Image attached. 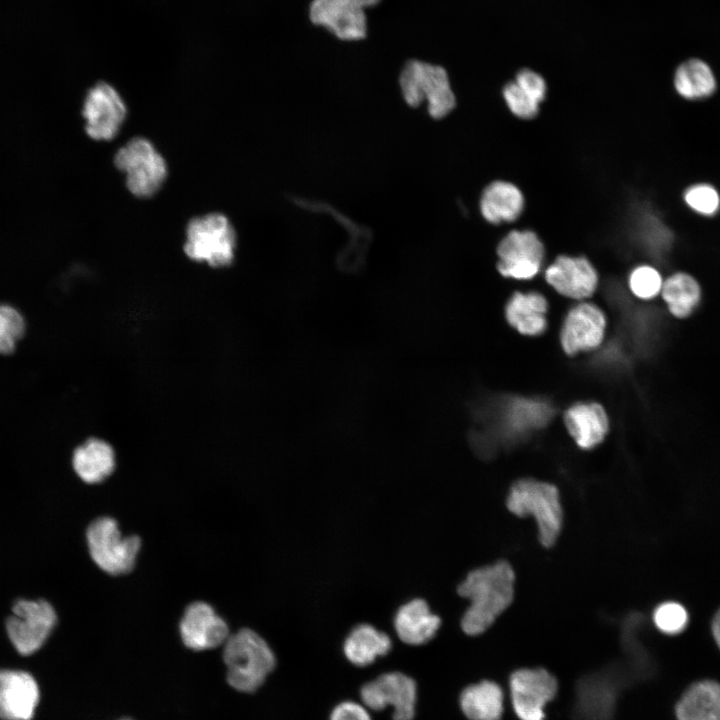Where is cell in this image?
I'll return each instance as SVG.
<instances>
[{
	"label": "cell",
	"mask_w": 720,
	"mask_h": 720,
	"mask_svg": "<svg viewBox=\"0 0 720 720\" xmlns=\"http://www.w3.org/2000/svg\"><path fill=\"white\" fill-rule=\"evenodd\" d=\"M515 574L509 563L499 561L472 570L457 588L470 606L461 618L463 632L471 637L486 632L511 604Z\"/></svg>",
	"instance_id": "6da1fadb"
},
{
	"label": "cell",
	"mask_w": 720,
	"mask_h": 720,
	"mask_svg": "<svg viewBox=\"0 0 720 720\" xmlns=\"http://www.w3.org/2000/svg\"><path fill=\"white\" fill-rule=\"evenodd\" d=\"M222 658L228 685L240 693H253L276 666V657L266 640L249 628L230 634Z\"/></svg>",
	"instance_id": "7a4b0ae2"
},
{
	"label": "cell",
	"mask_w": 720,
	"mask_h": 720,
	"mask_svg": "<svg viewBox=\"0 0 720 720\" xmlns=\"http://www.w3.org/2000/svg\"><path fill=\"white\" fill-rule=\"evenodd\" d=\"M400 92L411 107L426 104L429 116L444 120L456 108L457 97L447 70L438 64L411 59L399 75Z\"/></svg>",
	"instance_id": "3957f363"
},
{
	"label": "cell",
	"mask_w": 720,
	"mask_h": 720,
	"mask_svg": "<svg viewBox=\"0 0 720 720\" xmlns=\"http://www.w3.org/2000/svg\"><path fill=\"white\" fill-rule=\"evenodd\" d=\"M506 505L519 517L535 519L542 545L550 547L555 543L562 527V508L554 485L534 479L518 480L510 488Z\"/></svg>",
	"instance_id": "277c9868"
},
{
	"label": "cell",
	"mask_w": 720,
	"mask_h": 720,
	"mask_svg": "<svg viewBox=\"0 0 720 720\" xmlns=\"http://www.w3.org/2000/svg\"><path fill=\"white\" fill-rule=\"evenodd\" d=\"M237 237L230 220L213 212L192 218L186 227L185 254L193 261L213 268L232 264Z\"/></svg>",
	"instance_id": "5b68a950"
},
{
	"label": "cell",
	"mask_w": 720,
	"mask_h": 720,
	"mask_svg": "<svg viewBox=\"0 0 720 720\" xmlns=\"http://www.w3.org/2000/svg\"><path fill=\"white\" fill-rule=\"evenodd\" d=\"M114 165L125 173V184L137 198L154 196L164 184L168 168L154 144L145 137L131 138L114 155Z\"/></svg>",
	"instance_id": "8992f818"
},
{
	"label": "cell",
	"mask_w": 720,
	"mask_h": 720,
	"mask_svg": "<svg viewBox=\"0 0 720 720\" xmlns=\"http://www.w3.org/2000/svg\"><path fill=\"white\" fill-rule=\"evenodd\" d=\"M86 539L92 560L105 573L117 576L134 569L141 539L136 535L124 536L112 517L102 516L92 521Z\"/></svg>",
	"instance_id": "52a82bcc"
},
{
	"label": "cell",
	"mask_w": 720,
	"mask_h": 720,
	"mask_svg": "<svg viewBox=\"0 0 720 720\" xmlns=\"http://www.w3.org/2000/svg\"><path fill=\"white\" fill-rule=\"evenodd\" d=\"M496 269L502 278L528 281L545 267V248L538 235L529 229L509 231L496 248Z\"/></svg>",
	"instance_id": "ba28073f"
},
{
	"label": "cell",
	"mask_w": 720,
	"mask_h": 720,
	"mask_svg": "<svg viewBox=\"0 0 720 720\" xmlns=\"http://www.w3.org/2000/svg\"><path fill=\"white\" fill-rule=\"evenodd\" d=\"M381 0H312L308 17L312 24L323 27L339 40L357 41L368 32L366 9Z\"/></svg>",
	"instance_id": "9c48e42d"
},
{
	"label": "cell",
	"mask_w": 720,
	"mask_h": 720,
	"mask_svg": "<svg viewBox=\"0 0 720 720\" xmlns=\"http://www.w3.org/2000/svg\"><path fill=\"white\" fill-rule=\"evenodd\" d=\"M81 113L88 137L110 141L118 135L127 116V107L112 85L99 81L87 91Z\"/></svg>",
	"instance_id": "30bf717a"
},
{
	"label": "cell",
	"mask_w": 720,
	"mask_h": 720,
	"mask_svg": "<svg viewBox=\"0 0 720 720\" xmlns=\"http://www.w3.org/2000/svg\"><path fill=\"white\" fill-rule=\"evenodd\" d=\"M557 689L556 678L541 667L515 670L509 678L510 702L520 720H545V707Z\"/></svg>",
	"instance_id": "8fae6325"
},
{
	"label": "cell",
	"mask_w": 720,
	"mask_h": 720,
	"mask_svg": "<svg viewBox=\"0 0 720 720\" xmlns=\"http://www.w3.org/2000/svg\"><path fill=\"white\" fill-rule=\"evenodd\" d=\"M57 616L45 600H19L6 623L7 634L22 655L37 651L56 624Z\"/></svg>",
	"instance_id": "7c38bea8"
},
{
	"label": "cell",
	"mask_w": 720,
	"mask_h": 720,
	"mask_svg": "<svg viewBox=\"0 0 720 720\" xmlns=\"http://www.w3.org/2000/svg\"><path fill=\"white\" fill-rule=\"evenodd\" d=\"M362 703L373 711L392 708L393 720H413L416 712L417 685L402 672H387L365 683L360 689Z\"/></svg>",
	"instance_id": "4fadbf2b"
},
{
	"label": "cell",
	"mask_w": 720,
	"mask_h": 720,
	"mask_svg": "<svg viewBox=\"0 0 720 720\" xmlns=\"http://www.w3.org/2000/svg\"><path fill=\"white\" fill-rule=\"evenodd\" d=\"M542 274L545 282L558 294L572 299L590 297L599 282L597 269L583 255H559L544 267Z\"/></svg>",
	"instance_id": "5bb4252c"
},
{
	"label": "cell",
	"mask_w": 720,
	"mask_h": 720,
	"mask_svg": "<svg viewBox=\"0 0 720 720\" xmlns=\"http://www.w3.org/2000/svg\"><path fill=\"white\" fill-rule=\"evenodd\" d=\"M179 635L186 648L205 651L223 646L230 630L210 604L195 601L184 610L179 622Z\"/></svg>",
	"instance_id": "9a60e30c"
},
{
	"label": "cell",
	"mask_w": 720,
	"mask_h": 720,
	"mask_svg": "<svg viewBox=\"0 0 720 720\" xmlns=\"http://www.w3.org/2000/svg\"><path fill=\"white\" fill-rule=\"evenodd\" d=\"M606 317L592 303H580L567 314L560 334L564 352L570 356L596 348L604 338Z\"/></svg>",
	"instance_id": "2e32d148"
},
{
	"label": "cell",
	"mask_w": 720,
	"mask_h": 720,
	"mask_svg": "<svg viewBox=\"0 0 720 720\" xmlns=\"http://www.w3.org/2000/svg\"><path fill=\"white\" fill-rule=\"evenodd\" d=\"M39 701L35 679L24 671L0 670V718L30 720Z\"/></svg>",
	"instance_id": "e0dca14e"
},
{
	"label": "cell",
	"mask_w": 720,
	"mask_h": 720,
	"mask_svg": "<svg viewBox=\"0 0 720 720\" xmlns=\"http://www.w3.org/2000/svg\"><path fill=\"white\" fill-rule=\"evenodd\" d=\"M525 199L513 183L495 180L482 191L479 210L483 219L492 225L515 222L523 212Z\"/></svg>",
	"instance_id": "ac0fdd59"
},
{
	"label": "cell",
	"mask_w": 720,
	"mask_h": 720,
	"mask_svg": "<svg viewBox=\"0 0 720 720\" xmlns=\"http://www.w3.org/2000/svg\"><path fill=\"white\" fill-rule=\"evenodd\" d=\"M660 296L673 318L687 320L701 307L704 292L693 274L678 270L664 278Z\"/></svg>",
	"instance_id": "d6986e66"
},
{
	"label": "cell",
	"mask_w": 720,
	"mask_h": 720,
	"mask_svg": "<svg viewBox=\"0 0 720 720\" xmlns=\"http://www.w3.org/2000/svg\"><path fill=\"white\" fill-rule=\"evenodd\" d=\"M507 696L509 693H506L498 683L481 680L461 690L458 704L468 720H501Z\"/></svg>",
	"instance_id": "ffe728a7"
},
{
	"label": "cell",
	"mask_w": 720,
	"mask_h": 720,
	"mask_svg": "<svg viewBox=\"0 0 720 720\" xmlns=\"http://www.w3.org/2000/svg\"><path fill=\"white\" fill-rule=\"evenodd\" d=\"M441 620L423 599H413L395 614L394 628L399 639L413 646L423 645L436 635Z\"/></svg>",
	"instance_id": "44dd1931"
},
{
	"label": "cell",
	"mask_w": 720,
	"mask_h": 720,
	"mask_svg": "<svg viewBox=\"0 0 720 720\" xmlns=\"http://www.w3.org/2000/svg\"><path fill=\"white\" fill-rule=\"evenodd\" d=\"M564 423L576 444L591 449L601 443L608 432V417L598 403L576 404L564 414Z\"/></svg>",
	"instance_id": "7402d4cb"
},
{
	"label": "cell",
	"mask_w": 720,
	"mask_h": 720,
	"mask_svg": "<svg viewBox=\"0 0 720 720\" xmlns=\"http://www.w3.org/2000/svg\"><path fill=\"white\" fill-rule=\"evenodd\" d=\"M676 720H720V683L703 679L691 684L674 707Z\"/></svg>",
	"instance_id": "603a6c76"
},
{
	"label": "cell",
	"mask_w": 720,
	"mask_h": 720,
	"mask_svg": "<svg viewBox=\"0 0 720 720\" xmlns=\"http://www.w3.org/2000/svg\"><path fill=\"white\" fill-rule=\"evenodd\" d=\"M72 465L75 473L85 483H100L115 469L114 449L105 440L90 438L74 450Z\"/></svg>",
	"instance_id": "cb8c5ba5"
},
{
	"label": "cell",
	"mask_w": 720,
	"mask_h": 720,
	"mask_svg": "<svg viewBox=\"0 0 720 720\" xmlns=\"http://www.w3.org/2000/svg\"><path fill=\"white\" fill-rule=\"evenodd\" d=\"M548 303L539 292H515L505 307L508 323L520 334L541 335L547 327Z\"/></svg>",
	"instance_id": "d4e9b609"
},
{
	"label": "cell",
	"mask_w": 720,
	"mask_h": 720,
	"mask_svg": "<svg viewBox=\"0 0 720 720\" xmlns=\"http://www.w3.org/2000/svg\"><path fill=\"white\" fill-rule=\"evenodd\" d=\"M391 648L390 637L367 623L355 626L343 644L347 660L359 667L372 664L378 657L388 654Z\"/></svg>",
	"instance_id": "484cf974"
},
{
	"label": "cell",
	"mask_w": 720,
	"mask_h": 720,
	"mask_svg": "<svg viewBox=\"0 0 720 720\" xmlns=\"http://www.w3.org/2000/svg\"><path fill=\"white\" fill-rule=\"evenodd\" d=\"M673 87L683 99L700 101L715 93L717 81L713 70L705 61L691 58L676 68L673 75Z\"/></svg>",
	"instance_id": "4316f807"
},
{
	"label": "cell",
	"mask_w": 720,
	"mask_h": 720,
	"mask_svg": "<svg viewBox=\"0 0 720 720\" xmlns=\"http://www.w3.org/2000/svg\"><path fill=\"white\" fill-rule=\"evenodd\" d=\"M551 415L543 402L527 399L514 400L508 410L510 426L517 431L542 427Z\"/></svg>",
	"instance_id": "83f0119b"
},
{
	"label": "cell",
	"mask_w": 720,
	"mask_h": 720,
	"mask_svg": "<svg viewBox=\"0 0 720 720\" xmlns=\"http://www.w3.org/2000/svg\"><path fill=\"white\" fill-rule=\"evenodd\" d=\"M663 275L653 264L635 265L628 275V286L632 294L644 301L660 295Z\"/></svg>",
	"instance_id": "f1b7e54d"
},
{
	"label": "cell",
	"mask_w": 720,
	"mask_h": 720,
	"mask_svg": "<svg viewBox=\"0 0 720 720\" xmlns=\"http://www.w3.org/2000/svg\"><path fill=\"white\" fill-rule=\"evenodd\" d=\"M652 621L659 632L668 636H675L687 628L689 613L680 602L665 601L654 609Z\"/></svg>",
	"instance_id": "f546056e"
},
{
	"label": "cell",
	"mask_w": 720,
	"mask_h": 720,
	"mask_svg": "<svg viewBox=\"0 0 720 720\" xmlns=\"http://www.w3.org/2000/svg\"><path fill=\"white\" fill-rule=\"evenodd\" d=\"M682 197L686 206L698 215L712 217L720 210V194L709 183L690 185L684 190Z\"/></svg>",
	"instance_id": "4dcf8cb0"
},
{
	"label": "cell",
	"mask_w": 720,
	"mask_h": 720,
	"mask_svg": "<svg viewBox=\"0 0 720 720\" xmlns=\"http://www.w3.org/2000/svg\"><path fill=\"white\" fill-rule=\"evenodd\" d=\"M24 331L22 315L9 305H0V353H12Z\"/></svg>",
	"instance_id": "1f68e13d"
},
{
	"label": "cell",
	"mask_w": 720,
	"mask_h": 720,
	"mask_svg": "<svg viewBox=\"0 0 720 720\" xmlns=\"http://www.w3.org/2000/svg\"><path fill=\"white\" fill-rule=\"evenodd\" d=\"M502 97L512 115L521 120H532L539 112V104L532 100L513 80L502 88Z\"/></svg>",
	"instance_id": "d6a6232c"
},
{
	"label": "cell",
	"mask_w": 720,
	"mask_h": 720,
	"mask_svg": "<svg viewBox=\"0 0 720 720\" xmlns=\"http://www.w3.org/2000/svg\"><path fill=\"white\" fill-rule=\"evenodd\" d=\"M514 81L524 93L539 105L544 101L547 94V83L540 73L524 67L515 74Z\"/></svg>",
	"instance_id": "836d02e7"
},
{
	"label": "cell",
	"mask_w": 720,
	"mask_h": 720,
	"mask_svg": "<svg viewBox=\"0 0 720 720\" xmlns=\"http://www.w3.org/2000/svg\"><path fill=\"white\" fill-rule=\"evenodd\" d=\"M329 720H372L369 709L355 701H343L330 713Z\"/></svg>",
	"instance_id": "e575fe53"
},
{
	"label": "cell",
	"mask_w": 720,
	"mask_h": 720,
	"mask_svg": "<svg viewBox=\"0 0 720 720\" xmlns=\"http://www.w3.org/2000/svg\"><path fill=\"white\" fill-rule=\"evenodd\" d=\"M711 633L715 644L720 649V608L714 614L711 621Z\"/></svg>",
	"instance_id": "d590c367"
},
{
	"label": "cell",
	"mask_w": 720,
	"mask_h": 720,
	"mask_svg": "<svg viewBox=\"0 0 720 720\" xmlns=\"http://www.w3.org/2000/svg\"><path fill=\"white\" fill-rule=\"evenodd\" d=\"M120 720H131V719H120Z\"/></svg>",
	"instance_id": "8d00e7d4"
}]
</instances>
